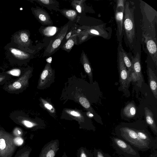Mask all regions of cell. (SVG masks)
<instances>
[{
    "mask_svg": "<svg viewBox=\"0 0 157 157\" xmlns=\"http://www.w3.org/2000/svg\"><path fill=\"white\" fill-rule=\"evenodd\" d=\"M138 137L142 140L152 145L155 149L157 148V139L151 136L145 125L140 124H131Z\"/></svg>",
    "mask_w": 157,
    "mask_h": 157,
    "instance_id": "7c38bea8",
    "label": "cell"
},
{
    "mask_svg": "<svg viewBox=\"0 0 157 157\" xmlns=\"http://www.w3.org/2000/svg\"><path fill=\"white\" fill-rule=\"evenodd\" d=\"M147 50L153 61L157 65V47L155 42L150 38H148L146 41Z\"/></svg>",
    "mask_w": 157,
    "mask_h": 157,
    "instance_id": "44dd1931",
    "label": "cell"
},
{
    "mask_svg": "<svg viewBox=\"0 0 157 157\" xmlns=\"http://www.w3.org/2000/svg\"><path fill=\"white\" fill-rule=\"evenodd\" d=\"M136 113V109L135 106L132 102L129 103L126 105L123 110L124 115L129 118H131L134 117Z\"/></svg>",
    "mask_w": 157,
    "mask_h": 157,
    "instance_id": "d4e9b609",
    "label": "cell"
},
{
    "mask_svg": "<svg viewBox=\"0 0 157 157\" xmlns=\"http://www.w3.org/2000/svg\"><path fill=\"white\" fill-rule=\"evenodd\" d=\"M112 145L117 153L124 157H141L138 151L117 137H111Z\"/></svg>",
    "mask_w": 157,
    "mask_h": 157,
    "instance_id": "8992f818",
    "label": "cell"
},
{
    "mask_svg": "<svg viewBox=\"0 0 157 157\" xmlns=\"http://www.w3.org/2000/svg\"><path fill=\"white\" fill-rule=\"evenodd\" d=\"M94 157H112L108 154L103 151L101 149H94L93 152Z\"/></svg>",
    "mask_w": 157,
    "mask_h": 157,
    "instance_id": "e575fe53",
    "label": "cell"
},
{
    "mask_svg": "<svg viewBox=\"0 0 157 157\" xmlns=\"http://www.w3.org/2000/svg\"><path fill=\"white\" fill-rule=\"evenodd\" d=\"M145 119L146 123L149 126L152 132L157 136V126L153 117V114L147 108H144Z\"/></svg>",
    "mask_w": 157,
    "mask_h": 157,
    "instance_id": "e0dca14e",
    "label": "cell"
},
{
    "mask_svg": "<svg viewBox=\"0 0 157 157\" xmlns=\"http://www.w3.org/2000/svg\"><path fill=\"white\" fill-rule=\"evenodd\" d=\"M52 60V58L51 57H49V58H48L47 59L46 61L48 63H51V62Z\"/></svg>",
    "mask_w": 157,
    "mask_h": 157,
    "instance_id": "60d3db41",
    "label": "cell"
},
{
    "mask_svg": "<svg viewBox=\"0 0 157 157\" xmlns=\"http://www.w3.org/2000/svg\"><path fill=\"white\" fill-rule=\"evenodd\" d=\"M79 34L81 35V36H78V37L79 38L78 40L79 41H78L79 44H81L83 42L85 41L87 39L89 36H90L87 33L83 31V32H81L80 33H79Z\"/></svg>",
    "mask_w": 157,
    "mask_h": 157,
    "instance_id": "74e56055",
    "label": "cell"
},
{
    "mask_svg": "<svg viewBox=\"0 0 157 157\" xmlns=\"http://www.w3.org/2000/svg\"><path fill=\"white\" fill-rule=\"evenodd\" d=\"M32 70L26 71L17 78L5 84L3 89L10 94H17L23 92L29 86V81L32 75Z\"/></svg>",
    "mask_w": 157,
    "mask_h": 157,
    "instance_id": "3957f363",
    "label": "cell"
},
{
    "mask_svg": "<svg viewBox=\"0 0 157 157\" xmlns=\"http://www.w3.org/2000/svg\"><path fill=\"white\" fill-rule=\"evenodd\" d=\"M134 6L130 7L129 2L125 1L123 21V34L126 44H128L130 48L132 46L135 40L136 32L134 17Z\"/></svg>",
    "mask_w": 157,
    "mask_h": 157,
    "instance_id": "7a4b0ae2",
    "label": "cell"
},
{
    "mask_svg": "<svg viewBox=\"0 0 157 157\" xmlns=\"http://www.w3.org/2000/svg\"><path fill=\"white\" fill-rule=\"evenodd\" d=\"M33 12L35 17L43 26H52L53 22L48 12L44 9L36 6L33 9Z\"/></svg>",
    "mask_w": 157,
    "mask_h": 157,
    "instance_id": "5bb4252c",
    "label": "cell"
},
{
    "mask_svg": "<svg viewBox=\"0 0 157 157\" xmlns=\"http://www.w3.org/2000/svg\"><path fill=\"white\" fill-rule=\"evenodd\" d=\"M121 49L123 61L128 71L129 74L132 71L133 67L132 61L130 59L122 45L121 46Z\"/></svg>",
    "mask_w": 157,
    "mask_h": 157,
    "instance_id": "484cf974",
    "label": "cell"
},
{
    "mask_svg": "<svg viewBox=\"0 0 157 157\" xmlns=\"http://www.w3.org/2000/svg\"><path fill=\"white\" fill-rule=\"evenodd\" d=\"M11 51L14 55L21 59L28 58L30 57V55L29 54L15 48L11 49Z\"/></svg>",
    "mask_w": 157,
    "mask_h": 157,
    "instance_id": "1f68e13d",
    "label": "cell"
},
{
    "mask_svg": "<svg viewBox=\"0 0 157 157\" xmlns=\"http://www.w3.org/2000/svg\"><path fill=\"white\" fill-rule=\"evenodd\" d=\"M59 146L58 140H52L42 147L39 157H55L59 150Z\"/></svg>",
    "mask_w": 157,
    "mask_h": 157,
    "instance_id": "4fadbf2b",
    "label": "cell"
},
{
    "mask_svg": "<svg viewBox=\"0 0 157 157\" xmlns=\"http://www.w3.org/2000/svg\"><path fill=\"white\" fill-rule=\"evenodd\" d=\"M24 73V72H22L21 69L18 68H15L10 70L5 73L10 75H11L19 77L21 76Z\"/></svg>",
    "mask_w": 157,
    "mask_h": 157,
    "instance_id": "836d02e7",
    "label": "cell"
},
{
    "mask_svg": "<svg viewBox=\"0 0 157 157\" xmlns=\"http://www.w3.org/2000/svg\"><path fill=\"white\" fill-rule=\"evenodd\" d=\"M62 157H67V155L65 152H64L62 156Z\"/></svg>",
    "mask_w": 157,
    "mask_h": 157,
    "instance_id": "b9f144b4",
    "label": "cell"
},
{
    "mask_svg": "<svg viewBox=\"0 0 157 157\" xmlns=\"http://www.w3.org/2000/svg\"><path fill=\"white\" fill-rule=\"evenodd\" d=\"M35 2L40 6L45 7L49 10L59 11L60 9L59 2L56 0H37Z\"/></svg>",
    "mask_w": 157,
    "mask_h": 157,
    "instance_id": "d6986e66",
    "label": "cell"
},
{
    "mask_svg": "<svg viewBox=\"0 0 157 157\" xmlns=\"http://www.w3.org/2000/svg\"><path fill=\"white\" fill-rule=\"evenodd\" d=\"M13 142L17 147L23 146L25 144L24 138L20 137H13Z\"/></svg>",
    "mask_w": 157,
    "mask_h": 157,
    "instance_id": "8d00e7d4",
    "label": "cell"
},
{
    "mask_svg": "<svg viewBox=\"0 0 157 157\" xmlns=\"http://www.w3.org/2000/svg\"><path fill=\"white\" fill-rule=\"evenodd\" d=\"M80 61L83 65L84 70L88 76L91 83L93 82V74L92 69L89 59L82 50L80 58Z\"/></svg>",
    "mask_w": 157,
    "mask_h": 157,
    "instance_id": "2e32d148",
    "label": "cell"
},
{
    "mask_svg": "<svg viewBox=\"0 0 157 157\" xmlns=\"http://www.w3.org/2000/svg\"><path fill=\"white\" fill-rule=\"evenodd\" d=\"M86 0H74L72 1L71 5L72 7L77 12L81 13L84 8L83 3Z\"/></svg>",
    "mask_w": 157,
    "mask_h": 157,
    "instance_id": "83f0119b",
    "label": "cell"
},
{
    "mask_svg": "<svg viewBox=\"0 0 157 157\" xmlns=\"http://www.w3.org/2000/svg\"><path fill=\"white\" fill-rule=\"evenodd\" d=\"M32 150L30 147L24 146L17 151L14 157H29Z\"/></svg>",
    "mask_w": 157,
    "mask_h": 157,
    "instance_id": "4316f807",
    "label": "cell"
},
{
    "mask_svg": "<svg viewBox=\"0 0 157 157\" xmlns=\"http://www.w3.org/2000/svg\"><path fill=\"white\" fill-rule=\"evenodd\" d=\"M132 71L128 74V83L137 82L139 86H141L143 81L141 73L140 54L137 53L135 57L132 59Z\"/></svg>",
    "mask_w": 157,
    "mask_h": 157,
    "instance_id": "8fae6325",
    "label": "cell"
},
{
    "mask_svg": "<svg viewBox=\"0 0 157 157\" xmlns=\"http://www.w3.org/2000/svg\"><path fill=\"white\" fill-rule=\"evenodd\" d=\"M147 157H157V151L156 149L153 150V152Z\"/></svg>",
    "mask_w": 157,
    "mask_h": 157,
    "instance_id": "ab89813d",
    "label": "cell"
},
{
    "mask_svg": "<svg viewBox=\"0 0 157 157\" xmlns=\"http://www.w3.org/2000/svg\"><path fill=\"white\" fill-rule=\"evenodd\" d=\"M42 104L45 108L52 114H55V110L53 106L49 102L44 99H41Z\"/></svg>",
    "mask_w": 157,
    "mask_h": 157,
    "instance_id": "d6a6232c",
    "label": "cell"
},
{
    "mask_svg": "<svg viewBox=\"0 0 157 157\" xmlns=\"http://www.w3.org/2000/svg\"><path fill=\"white\" fill-rule=\"evenodd\" d=\"M13 138L10 133L0 125V157H12L17 148Z\"/></svg>",
    "mask_w": 157,
    "mask_h": 157,
    "instance_id": "277c9868",
    "label": "cell"
},
{
    "mask_svg": "<svg viewBox=\"0 0 157 157\" xmlns=\"http://www.w3.org/2000/svg\"><path fill=\"white\" fill-rule=\"evenodd\" d=\"M59 30L58 27L52 25L41 26L39 31L42 36L45 37H50L57 34Z\"/></svg>",
    "mask_w": 157,
    "mask_h": 157,
    "instance_id": "ffe728a7",
    "label": "cell"
},
{
    "mask_svg": "<svg viewBox=\"0 0 157 157\" xmlns=\"http://www.w3.org/2000/svg\"><path fill=\"white\" fill-rule=\"evenodd\" d=\"M66 112L69 114L75 117L74 118L79 122L80 124V128H82V123H83L84 129L89 130L88 128L85 124L84 118H83V116L79 112L73 110H66Z\"/></svg>",
    "mask_w": 157,
    "mask_h": 157,
    "instance_id": "cb8c5ba5",
    "label": "cell"
},
{
    "mask_svg": "<svg viewBox=\"0 0 157 157\" xmlns=\"http://www.w3.org/2000/svg\"><path fill=\"white\" fill-rule=\"evenodd\" d=\"M10 133L13 137H20L25 138L26 133L20 127H14Z\"/></svg>",
    "mask_w": 157,
    "mask_h": 157,
    "instance_id": "4dcf8cb0",
    "label": "cell"
},
{
    "mask_svg": "<svg viewBox=\"0 0 157 157\" xmlns=\"http://www.w3.org/2000/svg\"><path fill=\"white\" fill-rule=\"evenodd\" d=\"M70 24L69 21L61 27L55 37L50 41L45 49L43 53L44 57L51 56L61 47L63 41L68 31Z\"/></svg>",
    "mask_w": 157,
    "mask_h": 157,
    "instance_id": "5b68a950",
    "label": "cell"
},
{
    "mask_svg": "<svg viewBox=\"0 0 157 157\" xmlns=\"http://www.w3.org/2000/svg\"><path fill=\"white\" fill-rule=\"evenodd\" d=\"M55 71L51 63H47L41 73L38 82L37 88L42 90L48 87L54 80Z\"/></svg>",
    "mask_w": 157,
    "mask_h": 157,
    "instance_id": "52a82bcc",
    "label": "cell"
},
{
    "mask_svg": "<svg viewBox=\"0 0 157 157\" xmlns=\"http://www.w3.org/2000/svg\"><path fill=\"white\" fill-rule=\"evenodd\" d=\"M102 25L88 26L83 31L89 35L98 36L104 38L108 37L107 32L103 28Z\"/></svg>",
    "mask_w": 157,
    "mask_h": 157,
    "instance_id": "9a60e30c",
    "label": "cell"
},
{
    "mask_svg": "<svg viewBox=\"0 0 157 157\" xmlns=\"http://www.w3.org/2000/svg\"><path fill=\"white\" fill-rule=\"evenodd\" d=\"M148 79L150 88L156 99L157 98V77L154 71L150 67L147 69Z\"/></svg>",
    "mask_w": 157,
    "mask_h": 157,
    "instance_id": "ac0fdd59",
    "label": "cell"
},
{
    "mask_svg": "<svg viewBox=\"0 0 157 157\" xmlns=\"http://www.w3.org/2000/svg\"><path fill=\"white\" fill-rule=\"evenodd\" d=\"M77 156V157H94L93 153L83 147L78 149Z\"/></svg>",
    "mask_w": 157,
    "mask_h": 157,
    "instance_id": "f1b7e54d",
    "label": "cell"
},
{
    "mask_svg": "<svg viewBox=\"0 0 157 157\" xmlns=\"http://www.w3.org/2000/svg\"><path fill=\"white\" fill-rule=\"evenodd\" d=\"M117 137L124 140L138 151L144 152L155 149L151 145L141 140L131 124H123L115 128Z\"/></svg>",
    "mask_w": 157,
    "mask_h": 157,
    "instance_id": "6da1fadb",
    "label": "cell"
},
{
    "mask_svg": "<svg viewBox=\"0 0 157 157\" xmlns=\"http://www.w3.org/2000/svg\"><path fill=\"white\" fill-rule=\"evenodd\" d=\"M59 12L71 21H74L78 16V12L75 10L64 8L60 9Z\"/></svg>",
    "mask_w": 157,
    "mask_h": 157,
    "instance_id": "603a6c76",
    "label": "cell"
},
{
    "mask_svg": "<svg viewBox=\"0 0 157 157\" xmlns=\"http://www.w3.org/2000/svg\"><path fill=\"white\" fill-rule=\"evenodd\" d=\"M122 42L119 43L117 49V66L119 71L120 82L123 89L127 87L128 83V71L123 61L121 49Z\"/></svg>",
    "mask_w": 157,
    "mask_h": 157,
    "instance_id": "ba28073f",
    "label": "cell"
},
{
    "mask_svg": "<svg viewBox=\"0 0 157 157\" xmlns=\"http://www.w3.org/2000/svg\"><path fill=\"white\" fill-rule=\"evenodd\" d=\"M77 38V33L72 34L61 48V49L67 52H69L74 45L77 44L78 42Z\"/></svg>",
    "mask_w": 157,
    "mask_h": 157,
    "instance_id": "7402d4cb",
    "label": "cell"
},
{
    "mask_svg": "<svg viewBox=\"0 0 157 157\" xmlns=\"http://www.w3.org/2000/svg\"><path fill=\"white\" fill-rule=\"evenodd\" d=\"M78 101L86 109L93 113V111L91 107L90 102L85 97L82 96L78 98Z\"/></svg>",
    "mask_w": 157,
    "mask_h": 157,
    "instance_id": "f546056e",
    "label": "cell"
},
{
    "mask_svg": "<svg viewBox=\"0 0 157 157\" xmlns=\"http://www.w3.org/2000/svg\"><path fill=\"white\" fill-rule=\"evenodd\" d=\"M10 117L15 123L28 129L34 130L43 128V126L37 122L22 116L20 112H15L11 114Z\"/></svg>",
    "mask_w": 157,
    "mask_h": 157,
    "instance_id": "30bf717a",
    "label": "cell"
},
{
    "mask_svg": "<svg viewBox=\"0 0 157 157\" xmlns=\"http://www.w3.org/2000/svg\"><path fill=\"white\" fill-rule=\"evenodd\" d=\"M21 40L24 42H27L29 40V36L26 33H22L20 36Z\"/></svg>",
    "mask_w": 157,
    "mask_h": 157,
    "instance_id": "f35d334b",
    "label": "cell"
},
{
    "mask_svg": "<svg viewBox=\"0 0 157 157\" xmlns=\"http://www.w3.org/2000/svg\"><path fill=\"white\" fill-rule=\"evenodd\" d=\"M11 76L5 73H0V85L5 84L11 78Z\"/></svg>",
    "mask_w": 157,
    "mask_h": 157,
    "instance_id": "d590c367",
    "label": "cell"
},
{
    "mask_svg": "<svg viewBox=\"0 0 157 157\" xmlns=\"http://www.w3.org/2000/svg\"><path fill=\"white\" fill-rule=\"evenodd\" d=\"M126 0L117 1L115 18L117 26L116 35L119 43L122 42L123 36V21Z\"/></svg>",
    "mask_w": 157,
    "mask_h": 157,
    "instance_id": "9c48e42d",
    "label": "cell"
}]
</instances>
